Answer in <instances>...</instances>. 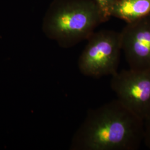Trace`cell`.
<instances>
[{
    "instance_id": "1",
    "label": "cell",
    "mask_w": 150,
    "mask_h": 150,
    "mask_svg": "<svg viewBox=\"0 0 150 150\" xmlns=\"http://www.w3.org/2000/svg\"><path fill=\"white\" fill-rule=\"evenodd\" d=\"M144 121L115 100L89 110L72 139V150H136Z\"/></svg>"
},
{
    "instance_id": "2",
    "label": "cell",
    "mask_w": 150,
    "mask_h": 150,
    "mask_svg": "<svg viewBox=\"0 0 150 150\" xmlns=\"http://www.w3.org/2000/svg\"><path fill=\"white\" fill-rule=\"evenodd\" d=\"M106 21L95 0H54L44 16L43 30L48 38L69 48L87 40Z\"/></svg>"
},
{
    "instance_id": "3",
    "label": "cell",
    "mask_w": 150,
    "mask_h": 150,
    "mask_svg": "<svg viewBox=\"0 0 150 150\" xmlns=\"http://www.w3.org/2000/svg\"><path fill=\"white\" fill-rule=\"evenodd\" d=\"M87 41L78 60L81 74L95 79L115 75L122 51L121 32L101 30L94 32Z\"/></svg>"
},
{
    "instance_id": "4",
    "label": "cell",
    "mask_w": 150,
    "mask_h": 150,
    "mask_svg": "<svg viewBox=\"0 0 150 150\" xmlns=\"http://www.w3.org/2000/svg\"><path fill=\"white\" fill-rule=\"evenodd\" d=\"M110 86L123 106L143 121L150 113V70L118 71Z\"/></svg>"
},
{
    "instance_id": "5",
    "label": "cell",
    "mask_w": 150,
    "mask_h": 150,
    "mask_svg": "<svg viewBox=\"0 0 150 150\" xmlns=\"http://www.w3.org/2000/svg\"><path fill=\"white\" fill-rule=\"evenodd\" d=\"M121 35L122 51L129 69L150 70V21L145 17L127 23Z\"/></svg>"
},
{
    "instance_id": "6",
    "label": "cell",
    "mask_w": 150,
    "mask_h": 150,
    "mask_svg": "<svg viewBox=\"0 0 150 150\" xmlns=\"http://www.w3.org/2000/svg\"><path fill=\"white\" fill-rule=\"evenodd\" d=\"M150 13V0H116L111 9V17L130 23Z\"/></svg>"
},
{
    "instance_id": "7",
    "label": "cell",
    "mask_w": 150,
    "mask_h": 150,
    "mask_svg": "<svg viewBox=\"0 0 150 150\" xmlns=\"http://www.w3.org/2000/svg\"><path fill=\"white\" fill-rule=\"evenodd\" d=\"M100 7L103 15L108 21L111 17V11L116 0H95Z\"/></svg>"
},
{
    "instance_id": "8",
    "label": "cell",
    "mask_w": 150,
    "mask_h": 150,
    "mask_svg": "<svg viewBox=\"0 0 150 150\" xmlns=\"http://www.w3.org/2000/svg\"><path fill=\"white\" fill-rule=\"evenodd\" d=\"M144 143L150 149V113L144 120Z\"/></svg>"
}]
</instances>
